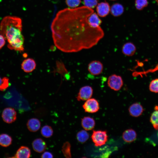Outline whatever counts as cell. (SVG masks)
I'll return each mask as SVG.
<instances>
[{"label": "cell", "instance_id": "cell-1", "mask_svg": "<svg viewBox=\"0 0 158 158\" xmlns=\"http://www.w3.org/2000/svg\"><path fill=\"white\" fill-rule=\"evenodd\" d=\"M94 10L83 6L59 11L52 21L51 29L55 45L66 53L76 52L96 45L103 38L99 27H92L88 21Z\"/></svg>", "mask_w": 158, "mask_h": 158}, {"label": "cell", "instance_id": "cell-2", "mask_svg": "<svg viewBox=\"0 0 158 158\" xmlns=\"http://www.w3.org/2000/svg\"><path fill=\"white\" fill-rule=\"evenodd\" d=\"M21 19L15 16L4 17L0 24V33L8 43V47L11 50L20 52L24 50V39L22 34Z\"/></svg>", "mask_w": 158, "mask_h": 158}, {"label": "cell", "instance_id": "cell-3", "mask_svg": "<svg viewBox=\"0 0 158 158\" xmlns=\"http://www.w3.org/2000/svg\"><path fill=\"white\" fill-rule=\"evenodd\" d=\"M92 142L96 147L104 145L108 140V136L106 131L93 130L91 137Z\"/></svg>", "mask_w": 158, "mask_h": 158}, {"label": "cell", "instance_id": "cell-4", "mask_svg": "<svg viewBox=\"0 0 158 158\" xmlns=\"http://www.w3.org/2000/svg\"><path fill=\"white\" fill-rule=\"evenodd\" d=\"M107 84L108 86L111 90L118 91L123 86V82L121 76L116 74H113L109 77Z\"/></svg>", "mask_w": 158, "mask_h": 158}, {"label": "cell", "instance_id": "cell-5", "mask_svg": "<svg viewBox=\"0 0 158 158\" xmlns=\"http://www.w3.org/2000/svg\"><path fill=\"white\" fill-rule=\"evenodd\" d=\"M83 107L85 112L90 113H96L99 109L98 102L94 98H90L86 100Z\"/></svg>", "mask_w": 158, "mask_h": 158}, {"label": "cell", "instance_id": "cell-6", "mask_svg": "<svg viewBox=\"0 0 158 158\" xmlns=\"http://www.w3.org/2000/svg\"><path fill=\"white\" fill-rule=\"evenodd\" d=\"M2 117L4 121L11 123L14 122L17 118V113L15 109L11 107H7L4 109Z\"/></svg>", "mask_w": 158, "mask_h": 158}, {"label": "cell", "instance_id": "cell-7", "mask_svg": "<svg viewBox=\"0 0 158 158\" xmlns=\"http://www.w3.org/2000/svg\"><path fill=\"white\" fill-rule=\"evenodd\" d=\"M93 93V89L91 86H85L80 89L76 98L78 101L87 100L91 98Z\"/></svg>", "mask_w": 158, "mask_h": 158}, {"label": "cell", "instance_id": "cell-8", "mask_svg": "<svg viewBox=\"0 0 158 158\" xmlns=\"http://www.w3.org/2000/svg\"><path fill=\"white\" fill-rule=\"evenodd\" d=\"M87 68L88 71L91 74L97 75L102 73L103 70V66L100 61L93 60L89 63Z\"/></svg>", "mask_w": 158, "mask_h": 158}, {"label": "cell", "instance_id": "cell-9", "mask_svg": "<svg viewBox=\"0 0 158 158\" xmlns=\"http://www.w3.org/2000/svg\"><path fill=\"white\" fill-rule=\"evenodd\" d=\"M96 7L97 14L100 17H106L110 12L109 4L106 1L98 3Z\"/></svg>", "mask_w": 158, "mask_h": 158}, {"label": "cell", "instance_id": "cell-10", "mask_svg": "<svg viewBox=\"0 0 158 158\" xmlns=\"http://www.w3.org/2000/svg\"><path fill=\"white\" fill-rule=\"evenodd\" d=\"M36 63L32 58H29L25 59L21 64V69L26 73H30L36 68Z\"/></svg>", "mask_w": 158, "mask_h": 158}, {"label": "cell", "instance_id": "cell-11", "mask_svg": "<svg viewBox=\"0 0 158 158\" xmlns=\"http://www.w3.org/2000/svg\"><path fill=\"white\" fill-rule=\"evenodd\" d=\"M144 110L142 106L140 103L138 102L131 104L128 109L130 115L134 117L140 116L143 113Z\"/></svg>", "mask_w": 158, "mask_h": 158}, {"label": "cell", "instance_id": "cell-12", "mask_svg": "<svg viewBox=\"0 0 158 158\" xmlns=\"http://www.w3.org/2000/svg\"><path fill=\"white\" fill-rule=\"evenodd\" d=\"M136 48L134 44L130 42L126 43L123 45L122 52L125 55L131 56H133L135 53Z\"/></svg>", "mask_w": 158, "mask_h": 158}, {"label": "cell", "instance_id": "cell-13", "mask_svg": "<svg viewBox=\"0 0 158 158\" xmlns=\"http://www.w3.org/2000/svg\"><path fill=\"white\" fill-rule=\"evenodd\" d=\"M32 145L34 150L38 153L44 152L47 148V145L45 142L42 138H38L33 141Z\"/></svg>", "mask_w": 158, "mask_h": 158}, {"label": "cell", "instance_id": "cell-14", "mask_svg": "<svg viewBox=\"0 0 158 158\" xmlns=\"http://www.w3.org/2000/svg\"><path fill=\"white\" fill-rule=\"evenodd\" d=\"M137 136L136 133L134 130L128 129L123 132L122 137L124 141L130 143L134 141L136 138Z\"/></svg>", "mask_w": 158, "mask_h": 158}, {"label": "cell", "instance_id": "cell-15", "mask_svg": "<svg viewBox=\"0 0 158 158\" xmlns=\"http://www.w3.org/2000/svg\"><path fill=\"white\" fill-rule=\"evenodd\" d=\"M81 123L82 127L86 130H92L95 126L94 119L89 116H85L82 118Z\"/></svg>", "mask_w": 158, "mask_h": 158}, {"label": "cell", "instance_id": "cell-16", "mask_svg": "<svg viewBox=\"0 0 158 158\" xmlns=\"http://www.w3.org/2000/svg\"><path fill=\"white\" fill-rule=\"evenodd\" d=\"M27 126L28 129L30 131L35 132L40 128L41 123L40 120L37 118H31L28 121Z\"/></svg>", "mask_w": 158, "mask_h": 158}, {"label": "cell", "instance_id": "cell-17", "mask_svg": "<svg viewBox=\"0 0 158 158\" xmlns=\"http://www.w3.org/2000/svg\"><path fill=\"white\" fill-rule=\"evenodd\" d=\"M124 12V7L121 4L115 3L113 4L110 9L111 14L114 16L117 17L121 15Z\"/></svg>", "mask_w": 158, "mask_h": 158}, {"label": "cell", "instance_id": "cell-18", "mask_svg": "<svg viewBox=\"0 0 158 158\" xmlns=\"http://www.w3.org/2000/svg\"><path fill=\"white\" fill-rule=\"evenodd\" d=\"M31 155L30 149L25 146H21L17 150L14 157L17 158H29Z\"/></svg>", "mask_w": 158, "mask_h": 158}, {"label": "cell", "instance_id": "cell-19", "mask_svg": "<svg viewBox=\"0 0 158 158\" xmlns=\"http://www.w3.org/2000/svg\"><path fill=\"white\" fill-rule=\"evenodd\" d=\"M88 21L90 25L94 28L100 27V25L102 23V21L98 15L94 12L89 16Z\"/></svg>", "mask_w": 158, "mask_h": 158}, {"label": "cell", "instance_id": "cell-20", "mask_svg": "<svg viewBox=\"0 0 158 158\" xmlns=\"http://www.w3.org/2000/svg\"><path fill=\"white\" fill-rule=\"evenodd\" d=\"M11 137L6 134L0 135V145L4 147H7L10 145L12 142Z\"/></svg>", "mask_w": 158, "mask_h": 158}, {"label": "cell", "instance_id": "cell-21", "mask_svg": "<svg viewBox=\"0 0 158 158\" xmlns=\"http://www.w3.org/2000/svg\"><path fill=\"white\" fill-rule=\"evenodd\" d=\"M89 133L85 130H82L79 131L77 134L76 138L78 141L81 143L86 142L89 139Z\"/></svg>", "mask_w": 158, "mask_h": 158}, {"label": "cell", "instance_id": "cell-22", "mask_svg": "<svg viewBox=\"0 0 158 158\" xmlns=\"http://www.w3.org/2000/svg\"><path fill=\"white\" fill-rule=\"evenodd\" d=\"M41 133L43 136L46 138H49L52 136L53 131L50 126L46 125L42 127L41 130Z\"/></svg>", "mask_w": 158, "mask_h": 158}, {"label": "cell", "instance_id": "cell-23", "mask_svg": "<svg viewBox=\"0 0 158 158\" xmlns=\"http://www.w3.org/2000/svg\"><path fill=\"white\" fill-rule=\"evenodd\" d=\"M71 144L68 142L64 143L62 147V152L66 158H70L71 157Z\"/></svg>", "mask_w": 158, "mask_h": 158}, {"label": "cell", "instance_id": "cell-24", "mask_svg": "<svg viewBox=\"0 0 158 158\" xmlns=\"http://www.w3.org/2000/svg\"><path fill=\"white\" fill-rule=\"evenodd\" d=\"M150 121L154 128L158 130V110H156L152 114Z\"/></svg>", "mask_w": 158, "mask_h": 158}, {"label": "cell", "instance_id": "cell-25", "mask_svg": "<svg viewBox=\"0 0 158 158\" xmlns=\"http://www.w3.org/2000/svg\"><path fill=\"white\" fill-rule=\"evenodd\" d=\"M148 4V0H135V5L137 9L141 11L147 7Z\"/></svg>", "mask_w": 158, "mask_h": 158}, {"label": "cell", "instance_id": "cell-26", "mask_svg": "<svg viewBox=\"0 0 158 158\" xmlns=\"http://www.w3.org/2000/svg\"><path fill=\"white\" fill-rule=\"evenodd\" d=\"M158 71V63L156 65L155 67L152 68L147 70V71H143L140 72H134L133 73V76H138L140 75L142 76L143 75H146V74L149 73H153L156 71Z\"/></svg>", "mask_w": 158, "mask_h": 158}, {"label": "cell", "instance_id": "cell-27", "mask_svg": "<svg viewBox=\"0 0 158 158\" xmlns=\"http://www.w3.org/2000/svg\"><path fill=\"white\" fill-rule=\"evenodd\" d=\"M149 89L151 92L158 93V78L154 79L151 81L149 85Z\"/></svg>", "mask_w": 158, "mask_h": 158}, {"label": "cell", "instance_id": "cell-28", "mask_svg": "<svg viewBox=\"0 0 158 158\" xmlns=\"http://www.w3.org/2000/svg\"><path fill=\"white\" fill-rule=\"evenodd\" d=\"M99 0H83V4L84 6L92 9L97 6Z\"/></svg>", "mask_w": 158, "mask_h": 158}, {"label": "cell", "instance_id": "cell-29", "mask_svg": "<svg viewBox=\"0 0 158 158\" xmlns=\"http://www.w3.org/2000/svg\"><path fill=\"white\" fill-rule=\"evenodd\" d=\"M66 5L70 8L78 7L81 2V0H65Z\"/></svg>", "mask_w": 158, "mask_h": 158}, {"label": "cell", "instance_id": "cell-30", "mask_svg": "<svg viewBox=\"0 0 158 158\" xmlns=\"http://www.w3.org/2000/svg\"><path fill=\"white\" fill-rule=\"evenodd\" d=\"M3 82L0 87V90L3 91L5 90L9 86V79L6 77H4L3 78Z\"/></svg>", "mask_w": 158, "mask_h": 158}, {"label": "cell", "instance_id": "cell-31", "mask_svg": "<svg viewBox=\"0 0 158 158\" xmlns=\"http://www.w3.org/2000/svg\"><path fill=\"white\" fill-rule=\"evenodd\" d=\"M42 158H53V156L52 154L48 151L44 152L41 155Z\"/></svg>", "mask_w": 158, "mask_h": 158}, {"label": "cell", "instance_id": "cell-32", "mask_svg": "<svg viewBox=\"0 0 158 158\" xmlns=\"http://www.w3.org/2000/svg\"><path fill=\"white\" fill-rule=\"evenodd\" d=\"M5 44V39L2 35H0V49L2 48Z\"/></svg>", "mask_w": 158, "mask_h": 158}, {"label": "cell", "instance_id": "cell-33", "mask_svg": "<svg viewBox=\"0 0 158 158\" xmlns=\"http://www.w3.org/2000/svg\"><path fill=\"white\" fill-rule=\"evenodd\" d=\"M2 82L3 79H1V78L0 77V87L2 84Z\"/></svg>", "mask_w": 158, "mask_h": 158}, {"label": "cell", "instance_id": "cell-34", "mask_svg": "<svg viewBox=\"0 0 158 158\" xmlns=\"http://www.w3.org/2000/svg\"><path fill=\"white\" fill-rule=\"evenodd\" d=\"M155 0L156 1L157 4H158V0Z\"/></svg>", "mask_w": 158, "mask_h": 158}, {"label": "cell", "instance_id": "cell-35", "mask_svg": "<svg viewBox=\"0 0 158 158\" xmlns=\"http://www.w3.org/2000/svg\"><path fill=\"white\" fill-rule=\"evenodd\" d=\"M110 0L114 1H116V0Z\"/></svg>", "mask_w": 158, "mask_h": 158}, {"label": "cell", "instance_id": "cell-36", "mask_svg": "<svg viewBox=\"0 0 158 158\" xmlns=\"http://www.w3.org/2000/svg\"><path fill=\"white\" fill-rule=\"evenodd\" d=\"M157 136H158V133H157Z\"/></svg>", "mask_w": 158, "mask_h": 158}]
</instances>
